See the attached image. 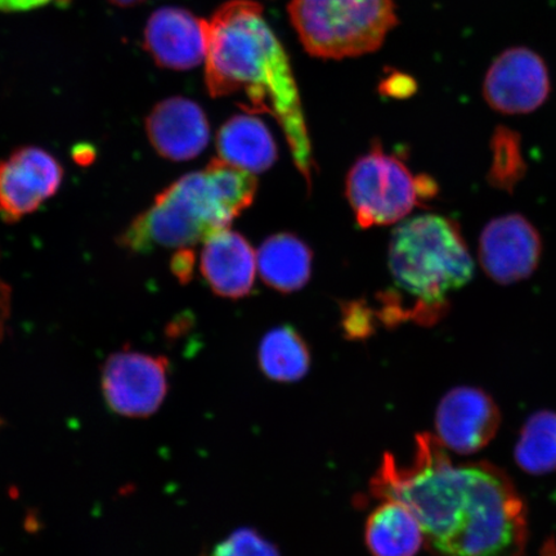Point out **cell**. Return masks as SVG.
I'll return each instance as SVG.
<instances>
[{
	"instance_id": "7c38bea8",
	"label": "cell",
	"mask_w": 556,
	"mask_h": 556,
	"mask_svg": "<svg viewBox=\"0 0 556 556\" xmlns=\"http://www.w3.org/2000/svg\"><path fill=\"white\" fill-rule=\"evenodd\" d=\"M146 134L160 156L186 162L205 150L211 128L198 103L170 97L157 103L146 117Z\"/></svg>"
},
{
	"instance_id": "7402d4cb",
	"label": "cell",
	"mask_w": 556,
	"mask_h": 556,
	"mask_svg": "<svg viewBox=\"0 0 556 556\" xmlns=\"http://www.w3.org/2000/svg\"><path fill=\"white\" fill-rule=\"evenodd\" d=\"M344 329L352 339H364L371 336L374 330L370 308L363 303H350L344 311Z\"/></svg>"
},
{
	"instance_id": "9a60e30c",
	"label": "cell",
	"mask_w": 556,
	"mask_h": 556,
	"mask_svg": "<svg viewBox=\"0 0 556 556\" xmlns=\"http://www.w3.org/2000/svg\"><path fill=\"white\" fill-rule=\"evenodd\" d=\"M219 159L250 173H262L277 159L276 142L258 117L236 115L220 128L217 137Z\"/></svg>"
},
{
	"instance_id": "ac0fdd59",
	"label": "cell",
	"mask_w": 556,
	"mask_h": 556,
	"mask_svg": "<svg viewBox=\"0 0 556 556\" xmlns=\"http://www.w3.org/2000/svg\"><path fill=\"white\" fill-rule=\"evenodd\" d=\"M258 359L262 372L280 382L303 379L311 366L309 348L291 326H280L266 333L260 345Z\"/></svg>"
},
{
	"instance_id": "e0dca14e",
	"label": "cell",
	"mask_w": 556,
	"mask_h": 556,
	"mask_svg": "<svg viewBox=\"0 0 556 556\" xmlns=\"http://www.w3.org/2000/svg\"><path fill=\"white\" fill-rule=\"evenodd\" d=\"M262 280L281 293L305 287L312 270L307 243L291 233H278L262 243L256 255Z\"/></svg>"
},
{
	"instance_id": "603a6c76",
	"label": "cell",
	"mask_w": 556,
	"mask_h": 556,
	"mask_svg": "<svg viewBox=\"0 0 556 556\" xmlns=\"http://www.w3.org/2000/svg\"><path fill=\"white\" fill-rule=\"evenodd\" d=\"M415 86V81L413 78H409V76L394 74L382 83V92L403 99V97H407L414 92Z\"/></svg>"
},
{
	"instance_id": "83f0119b",
	"label": "cell",
	"mask_w": 556,
	"mask_h": 556,
	"mask_svg": "<svg viewBox=\"0 0 556 556\" xmlns=\"http://www.w3.org/2000/svg\"><path fill=\"white\" fill-rule=\"evenodd\" d=\"M110 2L121 7H130L142 3L143 0H110Z\"/></svg>"
},
{
	"instance_id": "52a82bcc",
	"label": "cell",
	"mask_w": 556,
	"mask_h": 556,
	"mask_svg": "<svg viewBox=\"0 0 556 556\" xmlns=\"http://www.w3.org/2000/svg\"><path fill=\"white\" fill-rule=\"evenodd\" d=\"M169 363L165 357L122 351L111 354L102 370L104 401L114 413L148 417L168 393Z\"/></svg>"
},
{
	"instance_id": "277c9868",
	"label": "cell",
	"mask_w": 556,
	"mask_h": 556,
	"mask_svg": "<svg viewBox=\"0 0 556 556\" xmlns=\"http://www.w3.org/2000/svg\"><path fill=\"white\" fill-rule=\"evenodd\" d=\"M397 291L414 299L409 319L434 325L447 309V296L471 281L475 263L460 227L441 215H419L394 229L388 252Z\"/></svg>"
},
{
	"instance_id": "484cf974",
	"label": "cell",
	"mask_w": 556,
	"mask_h": 556,
	"mask_svg": "<svg viewBox=\"0 0 556 556\" xmlns=\"http://www.w3.org/2000/svg\"><path fill=\"white\" fill-rule=\"evenodd\" d=\"M11 311V289L9 285L0 280V339H2L7 319Z\"/></svg>"
},
{
	"instance_id": "44dd1931",
	"label": "cell",
	"mask_w": 556,
	"mask_h": 556,
	"mask_svg": "<svg viewBox=\"0 0 556 556\" xmlns=\"http://www.w3.org/2000/svg\"><path fill=\"white\" fill-rule=\"evenodd\" d=\"M212 556H281L277 547L252 528H240L214 547Z\"/></svg>"
},
{
	"instance_id": "ffe728a7",
	"label": "cell",
	"mask_w": 556,
	"mask_h": 556,
	"mask_svg": "<svg viewBox=\"0 0 556 556\" xmlns=\"http://www.w3.org/2000/svg\"><path fill=\"white\" fill-rule=\"evenodd\" d=\"M492 164L486 179L495 189L513 192L526 176V160L520 136L506 127H497L491 141Z\"/></svg>"
},
{
	"instance_id": "3957f363",
	"label": "cell",
	"mask_w": 556,
	"mask_h": 556,
	"mask_svg": "<svg viewBox=\"0 0 556 556\" xmlns=\"http://www.w3.org/2000/svg\"><path fill=\"white\" fill-rule=\"evenodd\" d=\"M256 189L253 173L214 159L204 170L187 174L160 192L117 241L131 253L192 248L228 228L252 205Z\"/></svg>"
},
{
	"instance_id": "5bb4252c",
	"label": "cell",
	"mask_w": 556,
	"mask_h": 556,
	"mask_svg": "<svg viewBox=\"0 0 556 556\" xmlns=\"http://www.w3.org/2000/svg\"><path fill=\"white\" fill-rule=\"evenodd\" d=\"M256 255L250 243L228 228L204 241L201 273L215 294L229 299L247 296L253 289Z\"/></svg>"
},
{
	"instance_id": "5b68a950",
	"label": "cell",
	"mask_w": 556,
	"mask_h": 556,
	"mask_svg": "<svg viewBox=\"0 0 556 556\" xmlns=\"http://www.w3.org/2000/svg\"><path fill=\"white\" fill-rule=\"evenodd\" d=\"M289 15L305 51L331 60L378 51L399 24L394 0H291Z\"/></svg>"
},
{
	"instance_id": "9c48e42d",
	"label": "cell",
	"mask_w": 556,
	"mask_h": 556,
	"mask_svg": "<svg viewBox=\"0 0 556 556\" xmlns=\"http://www.w3.org/2000/svg\"><path fill=\"white\" fill-rule=\"evenodd\" d=\"M552 92L551 75L541 55L526 47L504 51L485 74L483 96L504 115L531 114Z\"/></svg>"
},
{
	"instance_id": "ba28073f",
	"label": "cell",
	"mask_w": 556,
	"mask_h": 556,
	"mask_svg": "<svg viewBox=\"0 0 556 556\" xmlns=\"http://www.w3.org/2000/svg\"><path fill=\"white\" fill-rule=\"evenodd\" d=\"M64 168L51 152L24 146L0 162V219L16 224L54 197Z\"/></svg>"
},
{
	"instance_id": "2e32d148",
	"label": "cell",
	"mask_w": 556,
	"mask_h": 556,
	"mask_svg": "<svg viewBox=\"0 0 556 556\" xmlns=\"http://www.w3.org/2000/svg\"><path fill=\"white\" fill-rule=\"evenodd\" d=\"M366 545L372 556H415L424 545V533L408 507L384 500L367 519Z\"/></svg>"
},
{
	"instance_id": "7a4b0ae2",
	"label": "cell",
	"mask_w": 556,
	"mask_h": 556,
	"mask_svg": "<svg viewBox=\"0 0 556 556\" xmlns=\"http://www.w3.org/2000/svg\"><path fill=\"white\" fill-rule=\"evenodd\" d=\"M208 93L215 99L242 94L252 114L266 113L280 124L294 163L312 185V144L301 96L287 52L266 21L262 5L231 0L205 20Z\"/></svg>"
},
{
	"instance_id": "6da1fadb",
	"label": "cell",
	"mask_w": 556,
	"mask_h": 556,
	"mask_svg": "<svg viewBox=\"0 0 556 556\" xmlns=\"http://www.w3.org/2000/svg\"><path fill=\"white\" fill-rule=\"evenodd\" d=\"M371 493L412 511L433 556H523L527 507L509 476L491 463L455 464L435 435H416L412 464L382 457Z\"/></svg>"
},
{
	"instance_id": "4316f807",
	"label": "cell",
	"mask_w": 556,
	"mask_h": 556,
	"mask_svg": "<svg viewBox=\"0 0 556 556\" xmlns=\"http://www.w3.org/2000/svg\"><path fill=\"white\" fill-rule=\"evenodd\" d=\"M540 556H556V540L548 539L544 546H542Z\"/></svg>"
},
{
	"instance_id": "8fae6325",
	"label": "cell",
	"mask_w": 556,
	"mask_h": 556,
	"mask_svg": "<svg viewBox=\"0 0 556 556\" xmlns=\"http://www.w3.org/2000/svg\"><path fill=\"white\" fill-rule=\"evenodd\" d=\"M479 261L493 281L511 285L530 278L542 256L538 228L520 214L492 219L479 239Z\"/></svg>"
},
{
	"instance_id": "d6986e66",
	"label": "cell",
	"mask_w": 556,
	"mask_h": 556,
	"mask_svg": "<svg viewBox=\"0 0 556 556\" xmlns=\"http://www.w3.org/2000/svg\"><path fill=\"white\" fill-rule=\"evenodd\" d=\"M514 460L531 476L556 470V413L545 409L528 417L514 450Z\"/></svg>"
},
{
	"instance_id": "d4e9b609",
	"label": "cell",
	"mask_w": 556,
	"mask_h": 556,
	"mask_svg": "<svg viewBox=\"0 0 556 556\" xmlns=\"http://www.w3.org/2000/svg\"><path fill=\"white\" fill-rule=\"evenodd\" d=\"M51 0H0V11L23 12L39 9Z\"/></svg>"
},
{
	"instance_id": "cb8c5ba5",
	"label": "cell",
	"mask_w": 556,
	"mask_h": 556,
	"mask_svg": "<svg viewBox=\"0 0 556 556\" xmlns=\"http://www.w3.org/2000/svg\"><path fill=\"white\" fill-rule=\"evenodd\" d=\"M174 258H176L172 264L174 274H176L180 281H189L193 268V253L190 250L182 249Z\"/></svg>"
},
{
	"instance_id": "8992f818",
	"label": "cell",
	"mask_w": 556,
	"mask_h": 556,
	"mask_svg": "<svg viewBox=\"0 0 556 556\" xmlns=\"http://www.w3.org/2000/svg\"><path fill=\"white\" fill-rule=\"evenodd\" d=\"M437 192L432 178L415 176L380 143L359 157L346 177V198L363 228L397 224Z\"/></svg>"
},
{
	"instance_id": "30bf717a",
	"label": "cell",
	"mask_w": 556,
	"mask_h": 556,
	"mask_svg": "<svg viewBox=\"0 0 556 556\" xmlns=\"http://www.w3.org/2000/svg\"><path fill=\"white\" fill-rule=\"evenodd\" d=\"M502 426V413L482 389L457 387L444 395L435 413L437 440L458 455L489 446Z\"/></svg>"
},
{
	"instance_id": "4fadbf2b",
	"label": "cell",
	"mask_w": 556,
	"mask_h": 556,
	"mask_svg": "<svg viewBox=\"0 0 556 556\" xmlns=\"http://www.w3.org/2000/svg\"><path fill=\"white\" fill-rule=\"evenodd\" d=\"M144 47L159 66L178 72L198 66L206 55L205 20L176 7L160 9L146 25Z\"/></svg>"
}]
</instances>
